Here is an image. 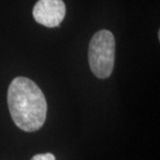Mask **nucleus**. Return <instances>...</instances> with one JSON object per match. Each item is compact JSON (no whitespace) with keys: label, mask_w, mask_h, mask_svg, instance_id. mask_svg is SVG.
<instances>
[{"label":"nucleus","mask_w":160,"mask_h":160,"mask_svg":"<svg viewBox=\"0 0 160 160\" xmlns=\"http://www.w3.org/2000/svg\"><path fill=\"white\" fill-rule=\"evenodd\" d=\"M38 23L53 28L62 23L66 16V5L62 0H39L32 11Z\"/></svg>","instance_id":"3"},{"label":"nucleus","mask_w":160,"mask_h":160,"mask_svg":"<svg viewBox=\"0 0 160 160\" xmlns=\"http://www.w3.org/2000/svg\"><path fill=\"white\" fill-rule=\"evenodd\" d=\"M8 104L16 126L26 132L43 127L47 116V102L41 88L32 80L16 77L8 86Z\"/></svg>","instance_id":"1"},{"label":"nucleus","mask_w":160,"mask_h":160,"mask_svg":"<svg viewBox=\"0 0 160 160\" xmlns=\"http://www.w3.org/2000/svg\"><path fill=\"white\" fill-rule=\"evenodd\" d=\"M116 41L109 30H100L94 34L88 46V63L96 77L106 79L114 67Z\"/></svg>","instance_id":"2"},{"label":"nucleus","mask_w":160,"mask_h":160,"mask_svg":"<svg viewBox=\"0 0 160 160\" xmlns=\"http://www.w3.org/2000/svg\"><path fill=\"white\" fill-rule=\"evenodd\" d=\"M30 160H56V158L52 153H45V154L34 155Z\"/></svg>","instance_id":"4"}]
</instances>
